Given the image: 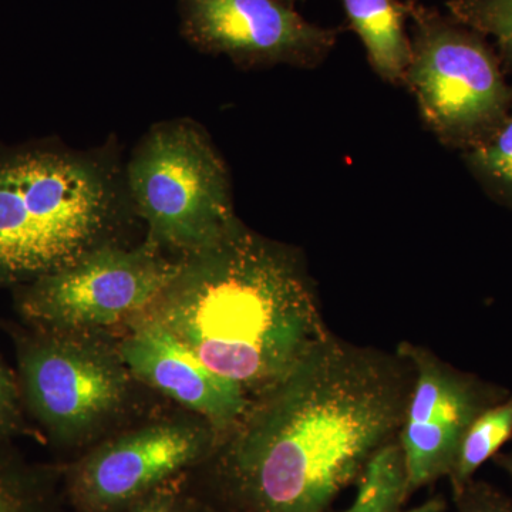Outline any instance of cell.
<instances>
[{"mask_svg": "<svg viewBox=\"0 0 512 512\" xmlns=\"http://www.w3.org/2000/svg\"><path fill=\"white\" fill-rule=\"evenodd\" d=\"M402 357V356H400ZM412 367L373 349L320 340L251 400L190 494L222 512H328L373 453L396 439Z\"/></svg>", "mask_w": 512, "mask_h": 512, "instance_id": "6da1fadb", "label": "cell"}, {"mask_svg": "<svg viewBox=\"0 0 512 512\" xmlns=\"http://www.w3.org/2000/svg\"><path fill=\"white\" fill-rule=\"evenodd\" d=\"M136 318L158 323L251 400L329 335L301 252L239 218L210 247L181 258L173 281Z\"/></svg>", "mask_w": 512, "mask_h": 512, "instance_id": "7a4b0ae2", "label": "cell"}, {"mask_svg": "<svg viewBox=\"0 0 512 512\" xmlns=\"http://www.w3.org/2000/svg\"><path fill=\"white\" fill-rule=\"evenodd\" d=\"M136 212L116 141L0 153V289L29 284L119 241Z\"/></svg>", "mask_w": 512, "mask_h": 512, "instance_id": "3957f363", "label": "cell"}, {"mask_svg": "<svg viewBox=\"0 0 512 512\" xmlns=\"http://www.w3.org/2000/svg\"><path fill=\"white\" fill-rule=\"evenodd\" d=\"M124 180L148 241L180 259L210 247L238 218L227 163L192 119L154 124L124 164Z\"/></svg>", "mask_w": 512, "mask_h": 512, "instance_id": "277c9868", "label": "cell"}, {"mask_svg": "<svg viewBox=\"0 0 512 512\" xmlns=\"http://www.w3.org/2000/svg\"><path fill=\"white\" fill-rule=\"evenodd\" d=\"M412 60L404 87L421 120L451 150L480 146L512 110V86L485 36L420 0H407Z\"/></svg>", "mask_w": 512, "mask_h": 512, "instance_id": "5b68a950", "label": "cell"}, {"mask_svg": "<svg viewBox=\"0 0 512 512\" xmlns=\"http://www.w3.org/2000/svg\"><path fill=\"white\" fill-rule=\"evenodd\" d=\"M29 330L15 338L26 412L56 446H83L123 412L134 377L101 333Z\"/></svg>", "mask_w": 512, "mask_h": 512, "instance_id": "8992f818", "label": "cell"}, {"mask_svg": "<svg viewBox=\"0 0 512 512\" xmlns=\"http://www.w3.org/2000/svg\"><path fill=\"white\" fill-rule=\"evenodd\" d=\"M153 242L114 241L72 265L16 288V306L30 328L94 332L130 322L164 291L180 269Z\"/></svg>", "mask_w": 512, "mask_h": 512, "instance_id": "52a82bcc", "label": "cell"}, {"mask_svg": "<svg viewBox=\"0 0 512 512\" xmlns=\"http://www.w3.org/2000/svg\"><path fill=\"white\" fill-rule=\"evenodd\" d=\"M218 439L204 420H164L138 427L64 467V497L74 512H123L161 485L207 463Z\"/></svg>", "mask_w": 512, "mask_h": 512, "instance_id": "ba28073f", "label": "cell"}, {"mask_svg": "<svg viewBox=\"0 0 512 512\" xmlns=\"http://www.w3.org/2000/svg\"><path fill=\"white\" fill-rule=\"evenodd\" d=\"M181 35L205 55L239 69H318L338 43L339 29L303 18L285 0H177Z\"/></svg>", "mask_w": 512, "mask_h": 512, "instance_id": "9c48e42d", "label": "cell"}, {"mask_svg": "<svg viewBox=\"0 0 512 512\" xmlns=\"http://www.w3.org/2000/svg\"><path fill=\"white\" fill-rule=\"evenodd\" d=\"M399 355L413 372L399 440L410 494L448 477L458 447L474 419L507 392L447 365L431 350L402 343Z\"/></svg>", "mask_w": 512, "mask_h": 512, "instance_id": "30bf717a", "label": "cell"}, {"mask_svg": "<svg viewBox=\"0 0 512 512\" xmlns=\"http://www.w3.org/2000/svg\"><path fill=\"white\" fill-rule=\"evenodd\" d=\"M127 328L117 348L134 379L191 410L217 434L237 427L251 404L237 383L212 372L153 320L133 318Z\"/></svg>", "mask_w": 512, "mask_h": 512, "instance_id": "8fae6325", "label": "cell"}, {"mask_svg": "<svg viewBox=\"0 0 512 512\" xmlns=\"http://www.w3.org/2000/svg\"><path fill=\"white\" fill-rule=\"evenodd\" d=\"M349 28L359 36L366 59L383 82L404 86L412 60L407 0H339Z\"/></svg>", "mask_w": 512, "mask_h": 512, "instance_id": "7c38bea8", "label": "cell"}, {"mask_svg": "<svg viewBox=\"0 0 512 512\" xmlns=\"http://www.w3.org/2000/svg\"><path fill=\"white\" fill-rule=\"evenodd\" d=\"M0 439V512H64L63 468L30 463Z\"/></svg>", "mask_w": 512, "mask_h": 512, "instance_id": "4fadbf2b", "label": "cell"}, {"mask_svg": "<svg viewBox=\"0 0 512 512\" xmlns=\"http://www.w3.org/2000/svg\"><path fill=\"white\" fill-rule=\"evenodd\" d=\"M353 503L342 512H393L410 497L409 473L399 440L387 441L367 461Z\"/></svg>", "mask_w": 512, "mask_h": 512, "instance_id": "5bb4252c", "label": "cell"}, {"mask_svg": "<svg viewBox=\"0 0 512 512\" xmlns=\"http://www.w3.org/2000/svg\"><path fill=\"white\" fill-rule=\"evenodd\" d=\"M511 439L512 396L478 414L464 434L453 468L448 474L454 500L464 493L478 468L497 456L501 447Z\"/></svg>", "mask_w": 512, "mask_h": 512, "instance_id": "9a60e30c", "label": "cell"}, {"mask_svg": "<svg viewBox=\"0 0 512 512\" xmlns=\"http://www.w3.org/2000/svg\"><path fill=\"white\" fill-rule=\"evenodd\" d=\"M461 158L485 194L512 211V110L493 136Z\"/></svg>", "mask_w": 512, "mask_h": 512, "instance_id": "2e32d148", "label": "cell"}, {"mask_svg": "<svg viewBox=\"0 0 512 512\" xmlns=\"http://www.w3.org/2000/svg\"><path fill=\"white\" fill-rule=\"evenodd\" d=\"M446 6L457 22L494 37L501 66L512 73V0H447Z\"/></svg>", "mask_w": 512, "mask_h": 512, "instance_id": "e0dca14e", "label": "cell"}, {"mask_svg": "<svg viewBox=\"0 0 512 512\" xmlns=\"http://www.w3.org/2000/svg\"><path fill=\"white\" fill-rule=\"evenodd\" d=\"M25 413L18 376L0 357V439L12 440L33 434Z\"/></svg>", "mask_w": 512, "mask_h": 512, "instance_id": "ac0fdd59", "label": "cell"}, {"mask_svg": "<svg viewBox=\"0 0 512 512\" xmlns=\"http://www.w3.org/2000/svg\"><path fill=\"white\" fill-rule=\"evenodd\" d=\"M187 477L175 478L161 485L123 512H184L188 498Z\"/></svg>", "mask_w": 512, "mask_h": 512, "instance_id": "d6986e66", "label": "cell"}, {"mask_svg": "<svg viewBox=\"0 0 512 512\" xmlns=\"http://www.w3.org/2000/svg\"><path fill=\"white\" fill-rule=\"evenodd\" d=\"M456 512H512V501L493 485L471 481L457 498Z\"/></svg>", "mask_w": 512, "mask_h": 512, "instance_id": "ffe728a7", "label": "cell"}, {"mask_svg": "<svg viewBox=\"0 0 512 512\" xmlns=\"http://www.w3.org/2000/svg\"><path fill=\"white\" fill-rule=\"evenodd\" d=\"M447 510V501L444 500L441 495H437V497L430 498L426 503L419 505V507L412 508L409 511H393V512H446Z\"/></svg>", "mask_w": 512, "mask_h": 512, "instance_id": "44dd1931", "label": "cell"}, {"mask_svg": "<svg viewBox=\"0 0 512 512\" xmlns=\"http://www.w3.org/2000/svg\"><path fill=\"white\" fill-rule=\"evenodd\" d=\"M184 512H222L218 508L212 507L211 504L205 503L200 498L194 497L188 491L187 504H185Z\"/></svg>", "mask_w": 512, "mask_h": 512, "instance_id": "7402d4cb", "label": "cell"}, {"mask_svg": "<svg viewBox=\"0 0 512 512\" xmlns=\"http://www.w3.org/2000/svg\"><path fill=\"white\" fill-rule=\"evenodd\" d=\"M494 463L497 464L498 467L503 468L505 473L512 478V451L511 453H498L497 456L494 457Z\"/></svg>", "mask_w": 512, "mask_h": 512, "instance_id": "603a6c76", "label": "cell"}, {"mask_svg": "<svg viewBox=\"0 0 512 512\" xmlns=\"http://www.w3.org/2000/svg\"><path fill=\"white\" fill-rule=\"evenodd\" d=\"M286 3H289V5L296 6L298 3L305 2V0H285Z\"/></svg>", "mask_w": 512, "mask_h": 512, "instance_id": "cb8c5ba5", "label": "cell"}]
</instances>
